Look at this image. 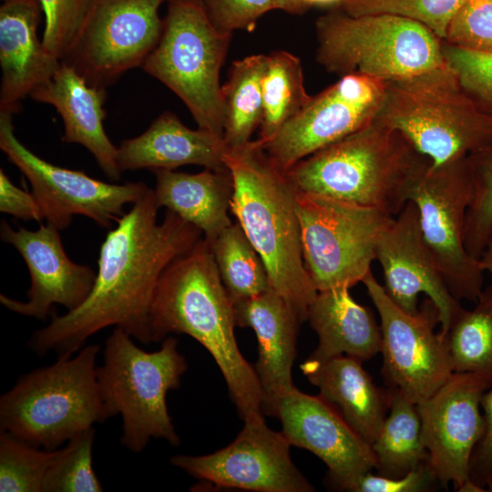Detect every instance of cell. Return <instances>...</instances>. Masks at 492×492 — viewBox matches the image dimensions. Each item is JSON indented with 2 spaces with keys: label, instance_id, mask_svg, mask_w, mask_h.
<instances>
[{
  "label": "cell",
  "instance_id": "11",
  "mask_svg": "<svg viewBox=\"0 0 492 492\" xmlns=\"http://www.w3.org/2000/svg\"><path fill=\"white\" fill-rule=\"evenodd\" d=\"M473 181L467 159L431 164L421 176L411 200L419 213L424 240L451 294L476 302L483 291L484 269L465 245Z\"/></svg>",
  "mask_w": 492,
  "mask_h": 492
},
{
  "label": "cell",
  "instance_id": "17",
  "mask_svg": "<svg viewBox=\"0 0 492 492\" xmlns=\"http://www.w3.org/2000/svg\"><path fill=\"white\" fill-rule=\"evenodd\" d=\"M492 380L477 373L454 372L429 397L416 404L426 465L440 484L461 491L470 481L469 464L485 421L480 412Z\"/></svg>",
  "mask_w": 492,
  "mask_h": 492
},
{
  "label": "cell",
  "instance_id": "10",
  "mask_svg": "<svg viewBox=\"0 0 492 492\" xmlns=\"http://www.w3.org/2000/svg\"><path fill=\"white\" fill-rule=\"evenodd\" d=\"M302 256L318 292L351 288L371 272L395 216L379 209L296 191Z\"/></svg>",
  "mask_w": 492,
  "mask_h": 492
},
{
  "label": "cell",
  "instance_id": "6",
  "mask_svg": "<svg viewBox=\"0 0 492 492\" xmlns=\"http://www.w3.org/2000/svg\"><path fill=\"white\" fill-rule=\"evenodd\" d=\"M100 346L57 357L47 366L21 375L0 397V427L16 437L55 450L75 436L109 418L97 379Z\"/></svg>",
  "mask_w": 492,
  "mask_h": 492
},
{
  "label": "cell",
  "instance_id": "27",
  "mask_svg": "<svg viewBox=\"0 0 492 492\" xmlns=\"http://www.w3.org/2000/svg\"><path fill=\"white\" fill-rule=\"evenodd\" d=\"M154 173L158 206L197 227L209 245L232 224L228 214L233 191L229 169H205L194 174L157 169Z\"/></svg>",
  "mask_w": 492,
  "mask_h": 492
},
{
  "label": "cell",
  "instance_id": "14",
  "mask_svg": "<svg viewBox=\"0 0 492 492\" xmlns=\"http://www.w3.org/2000/svg\"><path fill=\"white\" fill-rule=\"evenodd\" d=\"M0 149L28 179L47 224L59 231L67 229L75 215L110 228L125 214L124 207L149 189L143 182H105L46 161L15 137L10 113L0 112Z\"/></svg>",
  "mask_w": 492,
  "mask_h": 492
},
{
  "label": "cell",
  "instance_id": "43",
  "mask_svg": "<svg viewBox=\"0 0 492 492\" xmlns=\"http://www.w3.org/2000/svg\"><path fill=\"white\" fill-rule=\"evenodd\" d=\"M0 211L24 220H45L41 207L32 193L15 186L0 169Z\"/></svg>",
  "mask_w": 492,
  "mask_h": 492
},
{
  "label": "cell",
  "instance_id": "13",
  "mask_svg": "<svg viewBox=\"0 0 492 492\" xmlns=\"http://www.w3.org/2000/svg\"><path fill=\"white\" fill-rule=\"evenodd\" d=\"M362 282L380 317L382 373L390 388L415 404L429 397L454 373L434 302L425 298L415 314L396 306L372 271Z\"/></svg>",
  "mask_w": 492,
  "mask_h": 492
},
{
  "label": "cell",
  "instance_id": "26",
  "mask_svg": "<svg viewBox=\"0 0 492 492\" xmlns=\"http://www.w3.org/2000/svg\"><path fill=\"white\" fill-rule=\"evenodd\" d=\"M350 288L318 292L307 321L318 336V346L309 357L325 361L347 355L362 362L381 352L382 333L373 313L358 303Z\"/></svg>",
  "mask_w": 492,
  "mask_h": 492
},
{
  "label": "cell",
  "instance_id": "1",
  "mask_svg": "<svg viewBox=\"0 0 492 492\" xmlns=\"http://www.w3.org/2000/svg\"><path fill=\"white\" fill-rule=\"evenodd\" d=\"M159 209L149 189L117 221L101 244L89 295L75 310L53 313L46 327L34 332L28 341L34 353L72 356L88 337L109 326L123 329L143 344L151 343L149 312L159 281L202 235L169 210L158 222Z\"/></svg>",
  "mask_w": 492,
  "mask_h": 492
},
{
  "label": "cell",
  "instance_id": "45",
  "mask_svg": "<svg viewBox=\"0 0 492 492\" xmlns=\"http://www.w3.org/2000/svg\"><path fill=\"white\" fill-rule=\"evenodd\" d=\"M479 260L484 271L492 274V237L487 242Z\"/></svg>",
  "mask_w": 492,
  "mask_h": 492
},
{
  "label": "cell",
  "instance_id": "37",
  "mask_svg": "<svg viewBox=\"0 0 492 492\" xmlns=\"http://www.w3.org/2000/svg\"><path fill=\"white\" fill-rule=\"evenodd\" d=\"M445 62L466 93L492 113V54L470 50L442 40Z\"/></svg>",
  "mask_w": 492,
  "mask_h": 492
},
{
  "label": "cell",
  "instance_id": "47",
  "mask_svg": "<svg viewBox=\"0 0 492 492\" xmlns=\"http://www.w3.org/2000/svg\"><path fill=\"white\" fill-rule=\"evenodd\" d=\"M486 491L492 492V481L487 486Z\"/></svg>",
  "mask_w": 492,
  "mask_h": 492
},
{
  "label": "cell",
  "instance_id": "12",
  "mask_svg": "<svg viewBox=\"0 0 492 492\" xmlns=\"http://www.w3.org/2000/svg\"><path fill=\"white\" fill-rule=\"evenodd\" d=\"M169 0H93L61 61L92 86L105 88L124 73L142 67L157 46Z\"/></svg>",
  "mask_w": 492,
  "mask_h": 492
},
{
  "label": "cell",
  "instance_id": "7",
  "mask_svg": "<svg viewBox=\"0 0 492 492\" xmlns=\"http://www.w3.org/2000/svg\"><path fill=\"white\" fill-rule=\"evenodd\" d=\"M187 368L175 337L167 336L158 351L147 352L126 331L114 327L106 340L97 379L109 418L121 415L120 441L127 449L139 453L151 438L179 445L166 396L179 387Z\"/></svg>",
  "mask_w": 492,
  "mask_h": 492
},
{
  "label": "cell",
  "instance_id": "41",
  "mask_svg": "<svg viewBox=\"0 0 492 492\" xmlns=\"http://www.w3.org/2000/svg\"><path fill=\"white\" fill-rule=\"evenodd\" d=\"M436 481L426 463L411 470L401 477L374 476L370 472L361 476L350 491L354 492H419L429 488Z\"/></svg>",
  "mask_w": 492,
  "mask_h": 492
},
{
  "label": "cell",
  "instance_id": "29",
  "mask_svg": "<svg viewBox=\"0 0 492 492\" xmlns=\"http://www.w3.org/2000/svg\"><path fill=\"white\" fill-rule=\"evenodd\" d=\"M267 55H251L236 60L221 86L223 140L227 149L250 142L262 113L261 78Z\"/></svg>",
  "mask_w": 492,
  "mask_h": 492
},
{
  "label": "cell",
  "instance_id": "46",
  "mask_svg": "<svg viewBox=\"0 0 492 492\" xmlns=\"http://www.w3.org/2000/svg\"><path fill=\"white\" fill-rule=\"evenodd\" d=\"M344 0H305L306 4L309 5H329L333 4L343 3Z\"/></svg>",
  "mask_w": 492,
  "mask_h": 492
},
{
  "label": "cell",
  "instance_id": "33",
  "mask_svg": "<svg viewBox=\"0 0 492 492\" xmlns=\"http://www.w3.org/2000/svg\"><path fill=\"white\" fill-rule=\"evenodd\" d=\"M56 450L40 449L0 431V491L43 492L46 474Z\"/></svg>",
  "mask_w": 492,
  "mask_h": 492
},
{
  "label": "cell",
  "instance_id": "21",
  "mask_svg": "<svg viewBox=\"0 0 492 492\" xmlns=\"http://www.w3.org/2000/svg\"><path fill=\"white\" fill-rule=\"evenodd\" d=\"M236 325L250 327L258 341L254 370L263 394V414L273 416L282 397L295 388L292 367L301 322L274 290L234 303Z\"/></svg>",
  "mask_w": 492,
  "mask_h": 492
},
{
  "label": "cell",
  "instance_id": "30",
  "mask_svg": "<svg viewBox=\"0 0 492 492\" xmlns=\"http://www.w3.org/2000/svg\"><path fill=\"white\" fill-rule=\"evenodd\" d=\"M261 95L262 113L256 140L262 145L295 117L312 97L304 87L299 57L283 50L267 55Z\"/></svg>",
  "mask_w": 492,
  "mask_h": 492
},
{
  "label": "cell",
  "instance_id": "34",
  "mask_svg": "<svg viewBox=\"0 0 492 492\" xmlns=\"http://www.w3.org/2000/svg\"><path fill=\"white\" fill-rule=\"evenodd\" d=\"M95 428L82 432L62 447L50 465L43 492H100L102 486L92 464Z\"/></svg>",
  "mask_w": 492,
  "mask_h": 492
},
{
  "label": "cell",
  "instance_id": "3",
  "mask_svg": "<svg viewBox=\"0 0 492 492\" xmlns=\"http://www.w3.org/2000/svg\"><path fill=\"white\" fill-rule=\"evenodd\" d=\"M223 161L233 183L231 211L261 257L272 290L307 321L318 291L303 261L295 190L256 139L227 149Z\"/></svg>",
  "mask_w": 492,
  "mask_h": 492
},
{
  "label": "cell",
  "instance_id": "16",
  "mask_svg": "<svg viewBox=\"0 0 492 492\" xmlns=\"http://www.w3.org/2000/svg\"><path fill=\"white\" fill-rule=\"evenodd\" d=\"M291 444L264 418L244 422L227 446L203 456L178 455L170 463L217 488L257 492H312L313 486L290 456Z\"/></svg>",
  "mask_w": 492,
  "mask_h": 492
},
{
  "label": "cell",
  "instance_id": "36",
  "mask_svg": "<svg viewBox=\"0 0 492 492\" xmlns=\"http://www.w3.org/2000/svg\"><path fill=\"white\" fill-rule=\"evenodd\" d=\"M465 0H344V13L359 16L388 14L416 21L444 40L448 26Z\"/></svg>",
  "mask_w": 492,
  "mask_h": 492
},
{
  "label": "cell",
  "instance_id": "48",
  "mask_svg": "<svg viewBox=\"0 0 492 492\" xmlns=\"http://www.w3.org/2000/svg\"><path fill=\"white\" fill-rule=\"evenodd\" d=\"M195 1H200V2H201L202 0H195Z\"/></svg>",
  "mask_w": 492,
  "mask_h": 492
},
{
  "label": "cell",
  "instance_id": "24",
  "mask_svg": "<svg viewBox=\"0 0 492 492\" xmlns=\"http://www.w3.org/2000/svg\"><path fill=\"white\" fill-rule=\"evenodd\" d=\"M226 150L222 138L203 128L191 129L175 114L166 111L142 134L121 142L118 164L121 172L141 169L173 170L184 165L223 170L228 169L223 161Z\"/></svg>",
  "mask_w": 492,
  "mask_h": 492
},
{
  "label": "cell",
  "instance_id": "4",
  "mask_svg": "<svg viewBox=\"0 0 492 492\" xmlns=\"http://www.w3.org/2000/svg\"><path fill=\"white\" fill-rule=\"evenodd\" d=\"M432 164L400 132L375 120L298 161L284 173L297 192L397 215Z\"/></svg>",
  "mask_w": 492,
  "mask_h": 492
},
{
  "label": "cell",
  "instance_id": "19",
  "mask_svg": "<svg viewBox=\"0 0 492 492\" xmlns=\"http://www.w3.org/2000/svg\"><path fill=\"white\" fill-rule=\"evenodd\" d=\"M0 236L21 254L31 280L27 301H17L1 293L3 306L24 316L46 320L54 313V305H62L68 312L87 298L97 274L89 266L69 259L59 230L50 224L41 225L36 231L14 229L3 220Z\"/></svg>",
  "mask_w": 492,
  "mask_h": 492
},
{
  "label": "cell",
  "instance_id": "39",
  "mask_svg": "<svg viewBox=\"0 0 492 492\" xmlns=\"http://www.w3.org/2000/svg\"><path fill=\"white\" fill-rule=\"evenodd\" d=\"M444 41L492 54V0H465L452 18Z\"/></svg>",
  "mask_w": 492,
  "mask_h": 492
},
{
  "label": "cell",
  "instance_id": "32",
  "mask_svg": "<svg viewBox=\"0 0 492 492\" xmlns=\"http://www.w3.org/2000/svg\"><path fill=\"white\" fill-rule=\"evenodd\" d=\"M475 302L472 310L460 311L443 335L454 372L477 373L492 380V284Z\"/></svg>",
  "mask_w": 492,
  "mask_h": 492
},
{
  "label": "cell",
  "instance_id": "31",
  "mask_svg": "<svg viewBox=\"0 0 492 492\" xmlns=\"http://www.w3.org/2000/svg\"><path fill=\"white\" fill-rule=\"evenodd\" d=\"M210 246L233 303L272 289L261 257L238 223L223 230Z\"/></svg>",
  "mask_w": 492,
  "mask_h": 492
},
{
  "label": "cell",
  "instance_id": "25",
  "mask_svg": "<svg viewBox=\"0 0 492 492\" xmlns=\"http://www.w3.org/2000/svg\"><path fill=\"white\" fill-rule=\"evenodd\" d=\"M301 370L319 389V396L372 445L389 408L388 392L374 384L362 361L347 355L325 361L308 358Z\"/></svg>",
  "mask_w": 492,
  "mask_h": 492
},
{
  "label": "cell",
  "instance_id": "35",
  "mask_svg": "<svg viewBox=\"0 0 492 492\" xmlns=\"http://www.w3.org/2000/svg\"><path fill=\"white\" fill-rule=\"evenodd\" d=\"M466 159L473 198L466 213L465 245L470 255L479 259L492 237V144Z\"/></svg>",
  "mask_w": 492,
  "mask_h": 492
},
{
  "label": "cell",
  "instance_id": "9",
  "mask_svg": "<svg viewBox=\"0 0 492 492\" xmlns=\"http://www.w3.org/2000/svg\"><path fill=\"white\" fill-rule=\"evenodd\" d=\"M231 38L211 25L201 2L169 0L162 36L142 66L183 101L198 128L220 138V71Z\"/></svg>",
  "mask_w": 492,
  "mask_h": 492
},
{
  "label": "cell",
  "instance_id": "22",
  "mask_svg": "<svg viewBox=\"0 0 492 492\" xmlns=\"http://www.w3.org/2000/svg\"><path fill=\"white\" fill-rule=\"evenodd\" d=\"M0 112L19 111L21 100L48 81L61 60L49 53L37 36L43 14L39 0H1Z\"/></svg>",
  "mask_w": 492,
  "mask_h": 492
},
{
  "label": "cell",
  "instance_id": "2",
  "mask_svg": "<svg viewBox=\"0 0 492 492\" xmlns=\"http://www.w3.org/2000/svg\"><path fill=\"white\" fill-rule=\"evenodd\" d=\"M234 303L221 282L212 251L201 238L162 273L149 312L151 343L185 333L211 354L244 421L264 418L263 394L254 367L237 344Z\"/></svg>",
  "mask_w": 492,
  "mask_h": 492
},
{
  "label": "cell",
  "instance_id": "15",
  "mask_svg": "<svg viewBox=\"0 0 492 492\" xmlns=\"http://www.w3.org/2000/svg\"><path fill=\"white\" fill-rule=\"evenodd\" d=\"M385 90V82L362 74L342 76L312 97L268 142L265 152L282 171L313 153L373 122Z\"/></svg>",
  "mask_w": 492,
  "mask_h": 492
},
{
  "label": "cell",
  "instance_id": "8",
  "mask_svg": "<svg viewBox=\"0 0 492 492\" xmlns=\"http://www.w3.org/2000/svg\"><path fill=\"white\" fill-rule=\"evenodd\" d=\"M316 35L318 63L341 77L362 74L385 82L445 63L442 39L399 15L332 13L317 19Z\"/></svg>",
  "mask_w": 492,
  "mask_h": 492
},
{
  "label": "cell",
  "instance_id": "44",
  "mask_svg": "<svg viewBox=\"0 0 492 492\" xmlns=\"http://www.w3.org/2000/svg\"><path fill=\"white\" fill-rule=\"evenodd\" d=\"M275 10H282L290 14H301L304 12L309 5L305 0H273Z\"/></svg>",
  "mask_w": 492,
  "mask_h": 492
},
{
  "label": "cell",
  "instance_id": "38",
  "mask_svg": "<svg viewBox=\"0 0 492 492\" xmlns=\"http://www.w3.org/2000/svg\"><path fill=\"white\" fill-rule=\"evenodd\" d=\"M45 18V48L62 59L88 12L93 0H39Z\"/></svg>",
  "mask_w": 492,
  "mask_h": 492
},
{
  "label": "cell",
  "instance_id": "28",
  "mask_svg": "<svg viewBox=\"0 0 492 492\" xmlns=\"http://www.w3.org/2000/svg\"><path fill=\"white\" fill-rule=\"evenodd\" d=\"M387 392L389 413L371 446L379 474L396 478L426 463L428 454L416 404L395 389Z\"/></svg>",
  "mask_w": 492,
  "mask_h": 492
},
{
  "label": "cell",
  "instance_id": "40",
  "mask_svg": "<svg viewBox=\"0 0 492 492\" xmlns=\"http://www.w3.org/2000/svg\"><path fill=\"white\" fill-rule=\"evenodd\" d=\"M206 15L220 32L252 31L257 21L273 10V0H202Z\"/></svg>",
  "mask_w": 492,
  "mask_h": 492
},
{
  "label": "cell",
  "instance_id": "20",
  "mask_svg": "<svg viewBox=\"0 0 492 492\" xmlns=\"http://www.w3.org/2000/svg\"><path fill=\"white\" fill-rule=\"evenodd\" d=\"M273 416L280 419L291 446L307 449L324 462L334 487L350 491L361 476L375 467L371 445L319 395L295 387L280 399Z\"/></svg>",
  "mask_w": 492,
  "mask_h": 492
},
{
  "label": "cell",
  "instance_id": "23",
  "mask_svg": "<svg viewBox=\"0 0 492 492\" xmlns=\"http://www.w3.org/2000/svg\"><path fill=\"white\" fill-rule=\"evenodd\" d=\"M30 97L53 106L64 123L62 141L85 147L104 174L118 180V148L103 125L107 89L92 86L74 68L61 61L54 76L32 91Z\"/></svg>",
  "mask_w": 492,
  "mask_h": 492
},
{
  "label": "cell",
  "instance_id": "5",
  "mask_svg": "<svg viewBox=\"0 0 492 492\" xmlns=\"http://www.w3.org/2000/svg\"><path fill=\"white\" fill-rule=\"evenodd\" d=\"M374 120L404 135L433 165L466 158L492 144V113L466 93L446 62L385 81Z\"/></svg>",
  "mask_w": 492,
  "mask_h": 492
},
{
  "label": "cell",
  "instance_id": "18",
  "mask_svg": "<svg viewBox=\"0 0 492 492\" xmlns=\"http://www.w3.org/2000/svg\"><path fill=\"white\" fill-rule=\"evenodd\" d=\"M375 260L384 275V289L404 312L419 311L418 296L424 293L439 313L440 333H446L463 309L449 292L424 240L416 205L409 200L381 235Z\"/></svg>",
  "mask_w": 492,
  "mask_h": 492
},
{
  "label": "cell",
  "instance_id": "42",
  "mask_svg": "<svg viewBox=\"0 0 492 492\" xmlns=\"http://www.w3.org/2000/svg\"><path fill=\"white\" fill-rule=\"evenodd\" d=\"M481 406L485 428L470 458L469 479L486 491L492 481V385L484 393Z\"/></svg>",
  "mask_w": 492,
  "mask_h": 492
}]
</instances>
